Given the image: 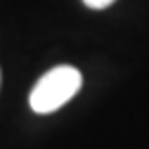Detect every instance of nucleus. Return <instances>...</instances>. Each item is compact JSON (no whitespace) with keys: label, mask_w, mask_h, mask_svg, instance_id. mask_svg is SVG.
<instances>
[{"label":"nucleus","mask_w":149,"mask_h":149,"mask_svg":"<svg viewBox=\"0 0 149 149\" xmlns=\"http://www.w3.org/2000/svg\"><path fill=\"white\" fill-rule=\"evenodd\" d=\"M81 85V70L68 64L54 66L33 85L29 93V106L35 114H52L77 95Z\"/></svg>","instance_id":"obj_1"},{"label":"nucleus","mask_w":149,"mask_h":149,"mask_svg":"<svg viewBox=\"0 0 149 149\" xmlns=\"http://www.w3.org/2000/svg\"><path fill=\"white\" fill-rule=\"evenodd\" d=\"M116 0H83V4L87 8H93V10H102V8H108L112 6Z\"/></svg>","instance_id":"obj_2"},{"label":"nucleus","mask_w":149,"mask_h":149,"mask_svg":"<svg viewBox=\"0 0 149 149\" xmlns=\"http://www.w3.org/2000/svg\"><path fill=\"white\" fill-rule=\"evenodd\" d=\"M0 83H2V72H0Z\"/></svg>","instance_id":"obj_3"}]
</instances>
